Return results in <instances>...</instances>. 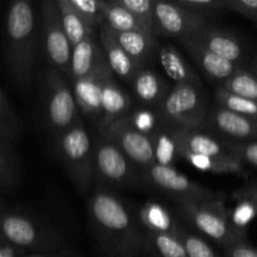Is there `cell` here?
<instances>
[{
  "label": "cell",
  "mask_w": 257,
  "mask_h": 257,
  "mask_svg": "<svg viewBox=\"0 0 257 257\" xmlns=\"http://www.w3.org/2000/svg\"><path fill=\"white\" fill-rule=\"evenodd\" d=\"M93 153V182L98 188L128 187L136 182L135 166L104 135L97 138Z\"/></svg>",
  "instance_id": "9c48e42d"
},
{
  "label": "cell",
  "mask_w": 257,
  "mask_h": 257,
  "mask_svg": "<svg viewBox=\"0 0 257 257\" xmlns=\"http://www.w3.org/2000/svg\"><path fill=\"white\" fill-rule=\"evenodd\" d=\"M251 72H252L253 74H255V77L257 78V64H256V63H253V64H252V68H251Z\"/></svg>",
  "instance_id": "ee69618b"
},
{
  "label": "cell",
  "mask_w": 257,
  "mask_h": 257,
  "mask_svg": "<svg viewBox=\"0 0 257 257\" xmlns=\"http://www.w3.org/2000/svg\"><path fill=\"white\" fill-rule=\"evenodd\" d=\"M177 237L180 238L187 257H218L212 246L202 236L187 230L185 226H178Z\"/></svg>",
  "instance_id": "d6a6232c"
},
{
  "label": "cell",
  "mask_w": 257,
  "mask_h": 257,
  "mask_svg": "<svg viewBox=\"0 0 257 257\" xmlns=\"http://www.w3.org/2000/svg\"><path fill=\"white\" fill-rule=\"evenodd\" d=\"M255 63H256V64H257V59H256V62H255Z\"/></svg>",
  "instance_id": "bcb514c9"
},
{
  "label": "cell",
  "mask_w": 257,
  "mask_h": 257,
  "mask_svg": "<svg viewBox=\"0 0 257 257\" xmlns=\"http://www.w3.org/2000/svg\"><path fill=\"white\" fill-rule=\"evenodd\" d=\"M40 13V40L45 59L50 68L68 77L72 45L63 29L57 0H45Z\"/></svg>",
  "instance_id": "30bf717a"
},
{
  "label": "cell",
  "mask_w": 257,
  "mask_h": 257,
  "mask_svg": "<svg viewBox=\"0 0 257 257\" xmlns=\"http://www.w3.org/2000/svg\"><path fill=\"white\" fill-rule=\"evenodd\" d=\"M99 44L113 77H117L124 82L131 83L137 70L142 67H138L128 57L127 53L118 44L112 30L104 23L99 25Z\"/></svg>",
  "instance_id": "2e32d148"
},
{
  "label": "cell",
  "mask_w": 257,
  "mask_h": 257,
  "mask_svg": "<svg viewBox=\"0 0 257 257\" xmlns=\"http://www.w3.org/2000/svg\"><path fill=\"white\" fill-rule=\"evenodd\" d=\"M5 208V202L2 197H0V211H3Z\"/></svg>",
  "instance_id": "f6af8a7d"
},
{
  "label": "cell",
  "mask_w": 257,
  "mask_h": 257,
  "mask_svg": "<svg viewBox=\"0 0 257 257\" xmlns=\"http://www.w3.org/2000/svg\"><path fill=\"white\" fill-rule=\"evenodd\" d=\"M186 39L236 64H238L243 57V47L240 39L228 30L221 28L211 27L207 24L197 34Z\"/></svg>",
  "instance_id": "9a60e30c"
},
{
  "label": "cell",
  "mask_w": 257,
  "mask_h": 257,
  "mask_svg": "<svg viewBox=\"0 0 257 257\" xmlns=\"http://www.w3.org/2000/svg\"><path fill=\"white\" fill-rule=\"evenodd\" d=\"M225 257H257V247L242 237L223 247Z\"/></svg>",
  "instance_id": "ab89813d"
},
{
  "label": "cell",
  "mask_w": 257,
  "mask_h": 257,
  "mask_svg": "<svg viewBox=\"0 0 257 257\" xmlns=\"http://www.w3.org/2000/svg\"><path fill=\"white\" fill-rule=\"evenodd\" d=\"M143 181L176 203H202L225 201L226 195L195 182L173 166L153 165L142 172Z\"/></svg>",
  "instance_id": "ba28073f"
},
{
  "label": "cell",
  "mask_w": 257,
  "mask_h": 257,
  "mask_svg": "<svg viewBox=\"0 0 257 257\" xmlns=\"http://www.w3.org/2000/svg\"><path fill=\"white\" fill-rule=\"evenodd\" d=\"M146 252L152 257H187L180 238L173 233L145 235Z\"/></svg>",
  "instance_id": "83f0119b"
},
{
  "label": "cell",
  "mask_w": 257,
  "mask_h": 257,
  "mask_svg": "<svg viewBox=\"0 0 257 257\" xmlns=\"http://www.w3.org/2000/svg\"><path fill=\"white\" fill-rule=\"evenodd\" d=\"M102 58L103 50L99 42L95 39V34L84 38L82 42L72 48L69 72H68L69 82L85 77Z\"/></svg>",
  "instance_id": "44dd1931"
},
{
  "label": "cell",
  "mask_w": 257,
  "mask_h": 257,
  "mask_svg": "<svg viewBox=\"0 0 257 257\" xmlns=\"http://www.w3.org/2000/svg\"><path fill=\"white\" fill-rule=\"evenodd\" d=\"M124 118L135 130L148 137H152L160 131V124L163 125L158 113L151 112L150 109H137L135 112H130Z\"/></svg>",
  "instance_id": "836d02e7"
},
{
  "label": "cell",
  "mask_w": 257,
  "mask_h": 257,
  "mask_svg": "<svg viewBox=\"0 0 257 257\" xmlns=\"http://www.w3.org/2000/svg\"><path fill=\"white\" fill-rule=\"evenodd\" d=\"M58 9L62 18L63 29L67 34L72 48L82 42L84 38L95 34V29L85 23V20L78 14L77 10L73 8L69 0H57Z\"/></svg>",
  "instance_id": "4316f807"
},
{
  "label": "cell",
  "mask_w": 257,
  "mask_h": 257,
  "mask_svg": "<svg viewBox=\"0 0 257 257\" xmlns=\"http://www.w3.org/2000/svg\"><path fill=\"white\" fill-rule=\"evenodd\" d=\"M23 255H25V253H23L22 251L15 248L14 246L8 243L3 238H0V257H22Z\"/></svg>",
  "instance_id": "7bdbcfd3"
},
{
  "label": "cell",
  "mask_w": 257,
  "mask_h": 257,
  "mask_svg": "<svg viewBox=\"0 0 257 257\" xmlns=\"http://www.w3.org/2000/svg\"><path fill=\"white\" fill-rule=\"evenodd\" d=\"M225 12H232L257 24V0H225Z\"/></svg>",
  "instance_id": "f35d334b"
},
{
  "label": "cell",
  "mask_w": 257,
  "mask_h": 257,
  "mask_svg": "<svg viewBox=\"0 0 257 257\" xmlns=\"http://www.w3.org/2000/svg\"><path fill=\"white\" fill-rule=\"evenodd\" d=\"M226 150L231 156L240 161L243 166L250 165L257 167V141L247 142H225Z\"/></svg>",
  "instance_id": "8d00e7d4"
},
{
  "label": "cell",
  "mask_w": 257,
  "mask_h": 257,
  "mask_svg": "<svg viewBox=\"0 0 257 257\" xmlns=\"http://www.w3.org/2000/svg\"><path fill=\"white\" fill-rule=\"evenodd\" d=\"M55 153L80 193L93 182V142L82 120L55 137Z\"/></svg>",
  "instance_id": "5b68a950"
},
{
  "label": "cell",
  "mask_w": 257,
  "mask_h": 257,
  "mask_svg": "<svg viewBox=\"0 0 257 257\" xmlns=\"http://www.w3.org/2000/svg\"><path fill=\"white\" fill-rule=\"evenodd\" d=\"M235 197L241 202L250 205L257 212V186H250V187L236 191Z\"/></svg>",
  "instance_id": "60d3db41"
},
{
  "label": "cell",
  "mask_w": 257,
  "mask_h": 257,
  "mask_svg": "<svg viewBox=\"0 0 257 257\" xmlns=\"http://www.w3.org/2000/svg\"><path fill=\"white\" fill-rule=\"evenodd\" d=\"M88 221L105 257H141L146 253L145 233L124 201L109 190L97 188L88 200Z\"/></svg>",
  "instance_id": "6da1fadb"
},
{
  "label": "cell",
  "mask_w": 257,
  "mask_h": 257,
  "mask_svg": "<svg viewBox=\"0 0 257 257\" xmlns=\"http://www.w3.org/2000/svg\"><path fill=\"white\" fill-rule=\"evenodd\" d=\"M220 87L232 94L257 103V78L251 70L240 67Z\"/></svg>",
  "instance_id": "f546056e"
},
{
  "label": "cell",
  "mask_w": 257,
  "mask_h": 257,
  "mask_svg": "<svg viewBox=\"0 0 257 257\" xmlns=\"http://www.w3.org/2000/svg\"><path fill=\"white\" fill-rule=\"evenodd\" d=\"M180 42L182 43L186 50L190 53L191 58L195 60V63L202 70L203 74L210 78V79L215 80V82L222 84L226 79H228L240 68V64H236V63L230 62V60L225 59L220 55L213 54V53L193 44L190 40L183 39L180 40Z\"/></svg>",
  "instance_id": "ffe728a7"
},
{
  "label": "cell",
  "mask_w": 257,
  "mask_h": 257,
  "mask_svg": "<svg viewBox=\"0 0 257 257\" xmlns=\"http://www.w3.org/2000/svg\"><path fill=\"white\" fill-rule=\"evenodd\" d=\"M203 128H210L225 138L222 140L225 142L257 141V119L233 113L220 105L208 110Z\"/></svg>",
  "instance_id": "5bb4252c"
},
{
  "label": "cell",
  "mask_w": 257,
  "mask_h": 257,
  "mask_svg": "<svg viewBox=\"0 0 257 257\" xmlns=\"http://www.w3.org/2000/svg\"><path fill=\"white\" fill-rule=\"evenodd\" d=\"M215 100L220 107L225 108V109L257 119V103L252 100L232 94L223 89L222 87H218L215 90Z\"/></svg>",
  "instance_id": "1f68e13d"
},
{
  "label": "cell",
  "mask_w": 257,
  "mask_h": 257,
  "mask_svg": "<svg viewBox=\"0 0 257 257\" xmlns=\"http://www.w3.org/2000/svg\"><path fill=\"white\" fill-rule=\"evenodd\" d=\"M177 213L205 237L217 242L221 247L246 237L232 222L225 201L202 203H177Z\"/></svg>",
  "instance_id": "52a82bcc"
},
{
  "label": "cell",
  "mask_w": 257,
  "mask_h": 257,
  "mask_svg": "<svg viewBox=\"0 0 257 257\" xmlns=\"http://www.w3.org/2000/svg\"><path fill=\"white\" fill-rule=\"evenodd\" d=\"M158 57L163 70L175 84H191L202 87L198 74L185 59V57L178 52L177 48L171 44L162 45L160 48Z\"/></svg>",
  "instance_id": "603a6c76"
},
{
  "label": "cell",
  "mask_w": 257,
  "mask_h": 257,
  "mask_svg": "<svg viewBox=\"0 0 257 257\" xmlns=\"http://www.w3.org/2000/svg\"><path fill=\"white\" fill-rule=\"evenodd\" d=\"M13 143L0 138V188L13 191L19 185V161L12 147Z\"/></svg>",
  "instance_id": "f1b7e54d"
},
{
  "label": "cell",
  "mask_w": 257,
  "mask_h": 257,
  "mask_svg": "<svg viewBox=\"0 0 257 257\" xmlns=\"http://www.w3.org/2000/svg\"><path fill=\"white\" fill-rule=\"evenodd\" d=\"M39 100L43 124L54 138L80 120L69 79L50 67L40 72Z\"/></svg>",
  "instance_id": "277c9868"
},
{
  "label": "cell",
  "mask_w": 257,
  "mask_h": 257,
  "mask_svg": "<svg viewBox=\"0 0 257 257\" xmlns=\"http://www.w3.org/2000/svg\"><path fill=\"white\" fill-rule=\"evenodd\" d=\"M170 132L177 152L183 151V152L211 156V157H223L230 155L222 141H218L217 138L200 131L170 130Z\"/></svg>",
  "instance_id": "d6986e66"
},
{
  "label": "cell",
  "mask_w": 257,
  "mask_h": 257,
  "mask_svg": "<svg viewBox=\"0 0 257 257\" xmlns=\"http://www.w3.org/2000/svg\"><path fill=\"white\" fill-rule=\"evenodd\" d=\"M22 257H79L75 252L68 250L67 247L60 248L53 252H38V253H25Z\"/></svg>",
  "instance_id": "b9f144b4"
},
{
  "label": "cell",
  "mask_w": 257,
  "mask_h": 257,
  "mask_svg": "<svg viewBox=\"0 0 257 257\" xmlns=\"http://www.w3.org/2000/svg\"><path fill=\"white\" fill-rule=\"evenodd\" d=\"M177 155L181 156L188 165L202 172H210L215 175H245V166L231 155L223 157H211V156L195 155L183 151L177 152Z\"/></svg>",
  "instance_id": "cb8c5ba5"
},
{
  "label": "cell",
  "mask_w": 257,
  "mask_h": 257,
  "mask_svg": "<svg viewBox=\"0 0 257 257\" xmlns=\"http://www.w3.org/2000/svg\"><path fill=\"white\" fill-rule=\"evenodd\" d=\"M218 257H222V256H218Z\"/></svg>",
  "instance_id": "7dc6e473"
},
{
  "label": "cell",
  "mask_w": 257,
  "mask_h": 257,
  "mask_svg": "<svg viewBox=\"0 0 257 257\" xmlns=\"http://www.w3.org/2000/svg\"><path fill=\"white\" fill-rule=\"evenodd\" d=\"M112 77L113 74L103 54L99 63L85 77L70 82L79 112L87 118L95 119L97 122L99 120L103 88Z\"/></svg>",
  "instance_id": "4fadbf2b"
},
{
  "label": "cell",
  "mask_w": 257,
  "mask_h": 257,
  "mask_svg": "<svg viewBox=\"0 0 257 257\" xmlns=\"http://www.w3.org/2000/svg\"><path fill=\"white\" fill-rule=\"evenodd\" d=\"M0 237L23 253L53 252L65 247L58 228L27 211H0Z\"/></svg>",
  "instance_id": "3957f363"
},
{
  "label": "cell",
  "mask_w": 257,
  "mask_h": 257,
  "mask_svg": "<svg viewBox=\"0 0 257 257\" xmlns=\"http://www.w3.org/2000/svg\"><path fill=\"white\" fill-rule=\"evenodd\" d=\"M207 22L178 5L176 2L155 0L153 5V33L165 37L186 39L197 34Z\"/></svg>",
  "instance_id": "8fae6325"
},
{
  "label": "cell",
  "mask_w": 257,
  "mask_h": 257,
  "mask_svg": "<svg viewBox=\"0 0 257 257\" xmlns=\"http://www.w3.org/2000/svg\"><path fill=\"white\" fill-rule=\"evenodd\" d=\"M78 14L89 27L95 29L103 24V5L104 0H69Z\"/></svg>",
  "instance_id": "d590c367"
},
{
  "label": "cell",
  "mask_w": 257,
  "mask_h": 257,
  "mask_svg": "<svg viewBox=\"0 0 257 257\" xmlns=\"http://www.w3.org/2000/svg\"><path fill=\"white\" fill-rule=\"evenodd\" d=\"M168 130L200 131L207 118L208 107L202 87L175 84L157 109Z\"/></svg>",
  "instance_id": "8992f818"
},
{
  "label": "cell",
  "mask_w": 257,
  "mask_h": 257,
  "mask_svg": "<svg viewBox=\"0 0 257 257\" xmlns=\"http://www.w3.org/2000/svg\"><path fill=\"white\" fill-rule=\"evenodd\" d=\"M138 102L146 108H156L161 105L171 88L162 75L150 68H140L130 83Z\"/></svg>",
  "instance_id": "e0dca14e"
},
{
  "label": "cell",
  "mask_w": 257,
  "mask_h": 257,
  "mask_svg": "<svg viewBox=\"0 0 257 257\" xmlns=\"http://www.w3.org/2000/svg\"><path fill=\"white\" fill-rule=\"evenodd\" d=\"M103 23L112 30L118 33L142 32L155 34L152 29L133 17L128 10L120 7L117 0H104L103 5Z\"/></svg>",
  "instance_id": "484cf974"
},
{
  "label": "cell",
  "mask_w": 257,
  "mask_h": 257,
  "mask_svg": "<svg viewBox=\"0 0 257 257\" xmlns=\"http://www.w3.org/2000/svg\"><path fill=\"white\" fill-rule=\"evenodd\" d=\"M38 47V19L28 0L10 3L5 15V62L15 84L29 88Z\"/></svg>",
  "instance_id": "7a4b0ae2"
},
{
  "label": "cell",
  "mask_w": 257,
  "mask_h": 257,
  "mask_svg": "<svg viewBox=\"0 0 257 257\" xmlns=\"http://www.w3.org/2000/svg\"><path fill=\"white\" fill-rule=\"evenodd\" d=\"M0 238H2V237H0Z\"/></svg>",
  "instance_id": "c3c4849f"
},
{
  "label": "cell",
  "mask_w": 257,
  "mask_h": 257,
  "mask_svg": "<svg viewBox=\"0 0 257 257\" xmlns=\"http://www.w3.org/2000/svg\"><path fill=\"white\" fill-rule=\"evenodd\" d=\"M120 7L131 13L133 17L147 25L153 32V5L155 0H117Z\"/></svg>",
  "instance_id": "74e56055"
},
{
  "label": "cell",
  "mask_w": 257,
  "mask_h": 257,
  "mask_svg": "<svg viewBox=\"0 0 257 257\" xmlns=\"http://www.w3.org/2000/svg\"><path fill=\"white\" fill-rule=\"evenodd\" d=\"M132 98L115 82L114 77L107 80L102 92L100 115L98 124L100 133L104 132L112 123L125 117L131 112Z\"/></svg>",
  "instance_id": "ac0fdd59"
},
{
  "label": "cell",
  "mask_w": 257,
  "mask_h": 257,
  "mask_svg": "<svg viewBox=\"0 0 257 257\" xmlns=\"http://www.w3.org/2000/svg\"><path fill=\"white\" fill-rule=\"evenodd\" d=\"M178 5L207 22L225 12V0H175Z\"/></svg>",
  "instance_id": "e575fe53"
},
{
  "label": "cell",
  "mask_w": 257,
  "mask_h": 257,
  "mask_svg": "<svg viewBox=\"0 0 257 257\" xmlns=\"http://www.w3.org/2000/svg\"><path fill=\"white\" fill-rule=\"evenodd\" d=\"M102 135L114 143L133 166L145 171L156 165L152 138L135 130L124 117L112 123Z\"/></svg>",
  "instance_id": "7c38bea8"
},
{
  "label": "cell",
  "mask_w": 257,
  "mask_h": 257,
  "mask_svg": "<svg viewBox=\"0 0 257 257\" xmlns=\"http://www.w3.org/2000/svg\"><path fill=\"white\" fill-rule=\"evenodd\" d=\"M143 233H173L177 236L180 223L173 218L172 213L160 202L147 201L141 206L136 215Z\"/></svg>",
  "instance_id": "7402d4cb"
},
{
  "label": "cell",
  "mask_w": 257,
  "mask_h": 257,
  "mask_svg": "<svg viewBox=\"0 0 257 257\" xmlns=\"http://www.w3.org/2000/svg\"><path fill=\"white\" fill-rule=\"evenodd\" d=\"M20 132L22 125L19 118L9 99L0 89V138L13 143L19 138Z\"/></svg>",
  "instance_id": "4dcf8cb0"
},
{
  "label": "cell",
  "mask_w": 257,
  "mask_h": 257,
  "mask_svg": "<svg viewBox=\"0 0 257 257\" xmlns=\"http://www.w3.org/2000/svg\"><path fill=\"white\" fill-rule=\"evenodd\" d=\"M112 32L113 34H114L115 39H117L118 44H119L120 47H122V49L127 53L128 57H130L138 67H143L146 60L150 58V55L152 54L153 49H155L156 47L155 34L142 32L118 33L114 32V30H112Z\"/></svg>",
  "instance_id": "d4e9b609"
}]
</instances>
